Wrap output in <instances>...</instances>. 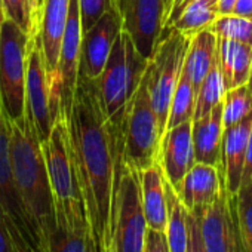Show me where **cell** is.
<instances>
[{
  "mask_svg": "<svg viewBox=\"0 0 252 252\" xmlns=\"http://www.w3.org/2000/svg\"><path fill=\"white\" fill-rule=\"evenodd\" d=\"M225 85L222 80V74L218 67V61L215 60L214 65L211 67L209 73L203 79L197 95H196V105H194V114L193 120H197L203 116H206L215 105L221 104L225 96Z\"/></svg>",
  "mask_w": 252,
  "mask_h": 252,
  "instance_id": "cell-25",
  "label": "cell"
},
{
  "mask_svg": "<svg viewBox=\"0 0 252 252\" xmlns=\"http://www.w3.org/2000/svg\"><path fill=\"white\" fill-rule=\"evenodd\" d=\"M140 178V194L144 218L149 228L165 231L168 206L165 191V177L162 168L158 163L138 172Z\"/></svg>",
  "mask_w": 252,
  "mask_h": 252,
  "instance_id": "cell-20",
  "label": "cell"
},
{
  "mask_svg": "<svg viewBox=\"0 0 252 252\" xmlns=\"http://www.w3.org/2000/svg\"><path fill=\"white\" fill-rule=\"evenodd\" d=\"M196 163L193 140H191V120L180 123L171 129H166L160 140L159 165L165 180L174 190Z\"/></svg>",
  "mask_w": 252,
  "mask_h": 252,
  "instance_id": "cell-15",
  "label": "cell"
},
{
  "mask_svg": "<svg viewBox=\"0 0 252 252\" xmlns=\"http://www.w3.org/2000/svg\"><path fill=\"white\" fill-rule=\"evenodd\" d=\"M5 20H6V15H5L3 3H2V0H0V30H2V24H3Z\"/></svg>",
  "mask_w": 252,
  "mask_h": 252,
  "instance_id": "cell-41",
  "label": "cell"
},
{
  "mask_svg": "<svg viewBox=\"0 0 252 252\" xmlns=\"http://www.w3.org/2000/svg\"><path fill=\"white\" fill-rule=\"evenodd\" d=\"M190 2H191V0H172L171 8H169V11H168V15H166V18H165V21H163L162 33H163L165 30H168V29L172 26V23L180 17V14L184 11V8H186Z\"/></svg>",
  "mask_w": 252,
  "mask_h": 252,
  "instance_id": "cell-35",
  "label": "cell"
},
{
  "mask_svg": "<svg viewBox=\"0 0 252 252\" xmlns=\"http://www.w3.org/2000/svg\"><path fill=\"white\" fill-rule=\"evenodd\" d=\"M0 252H17L9 236L6 234L2 225H0Z\"/></svg>",
  "mask_w": 252,
  "mask_h": 252,
  "instance_id": "cell-39",
  "label": "cell"
},
{
  "mask_svg": "<svg viewBox=\"0 0 252 252\" xmlns=\"http://www.w3.org/2000/svg\"><path fill=\"white\" fill-rule=\"evenodd\" d=\"M224 187V175L218 168L196 162L175 193L187 211H200L209 206Z\"/></svg>",
  "mask_w": 252,
  "mask_h": 252,
  "instance_id": "cell-16",
  "label": "cell"
},
{
  "mask_svg": "<svg viewBox=\"0 0 252 252\" xmlns=\"http://www.w3.org/2000/svg\"><path fill=\"white\" fill-rule=\"evenodd\" d=\"M65 126L94 251L108 252L116 187L123 169L122 137L101 108L95 80L79 74Z\"/></svg>",
  "mask_w": 252,
  "mask_h": 252,
  "instance_id": "cell-1",
  "label": "cell"
},
{
  "mask_svg": "<svg viewBox=\"0 0 252 252\" xmlns=\"http://www.w3.org/2000/svg\"><path fill=\"white\" fill-rule=\"evenodd\" d=\"M9 129L14 183L30 225L46 252L48 239L57 227L55 208L42 143L27 108L23 117L17 120L9 119Z\"/></svg>",
  "mask_w": 252,
  "mask_h": 252,
  "instance_id": "cell-2",
  "label": "cell"
},
{
  "mask_svg": "<svg viewBox=\"0 0 252 252\" xmlns=\"http://www.w3.org/2000/svg\"><path fill=\"white\" fill-rule=\"evenodd\" d=\"M117 3H119V2H117Z\"/></svg>",
  "mask_w": 252,
  "mask_h": 252,
  "instance_id": "cell-44",
  "label": "cell"
},
{
  "mask_svg": "<svg viewBox=\"0 0 252 252\" xmlns=\"http://www.w3.org/2000/svg\"><path fill=\"white\" fill-rule=\"evenodd\" d=\"M9 116L0 99V225L17 252H45L21 205L11 166Z\"/></svg>",
  "mask_w": 252,
  "mask_h": 252,
  "instance_id": "cell-6",
  "label": "cell"
},
{
  "mask_svg": "<svg viewBox=\"0 0 252 252\" xmlns=\"http://www.w3.org/2000/svg\"><path fill=\"white\" fill-rule=\"evenodd\" d=\"M70 0H43L37 40L42 48L48 77L55 74L60 48L68 18Z\"/></svg>",
  "mask_w": 252,
  "mask_h": 252,
  "instance_id": "cell-17",
  "label": "cell"
},
{
  "mask_svg": "<svg viewBox=\"0 0 252 252\" xmlns=\"http://www.w3.org/2000/svg\"><path fill=\"white\" fill-rule=\"evenodd\" d=\"M218 17V0H191L169 29L191 39L199 32L209 29Z\"/></svg>",
  "mask_w": 252,
  "mask_h": 252,
  "instance_id": "cell-23",
  "label": "cell"
},
{
  "mask_svg": "<svg viewBox=\"0 0 252 252\" xmlns=\"http://www.w3.org/2000/svg\"><path fill=\"white\" fill-rule=\"evenodd\" d=\"M147 228L138 172L123 165L116 187L108 252H144Z\"/></svg>",
  "mask_w": 252,
  "mask_h": 252,
  "instance_id": "cell-9",
  "label": "cell"
},
{
  "mask_svg": "<svg viewBox=\"0 0 252 252\" xmlns=\"http://www.w3.org/2000/svg\"><path fill=\"white\" fill-rule=\"evenodd\" d=\"M144 252H171L165 231L147 228Z\"/></svg>",
  "mask_w": 252,
  "mask_h": 252,
  "instance_id": "cell-34",
  "label": "cell"
},
{
  "mask_svg": "<svg viewBox=\"0 0 252 252\" xmlns=\"http://www.w3.org/2000/svg\"><path fill=\"white\" fill-rule=\"evenodd\" d=\"M32 23L34 27V32H39V24H40V17H42V8H43V0H27Z\"/></svg>",
  "mask_w": 252,
  "mask_h": 252,
  "instance_id": "cell-37",
  "label": "cell"
},
{
  "mask_svg": "<svg viewBox=\"0 0 252 252\" xmlns=\"http://www.w3.org/2000/svg\"><path fill=\"white\" fill-rule=\"evenodd\" d=\"M147 64L131 36L122 30L101 74L95 79L101 108L117 131L122 128L126 108L141 83Z\"/></svg>",
  "mask_w": 252,
  "mask_h": 252,
  "instance_id": "cell-4",
  "label": "cell"
},
{
  "mask_svg": "<svg viewBox=\"0 0 252 252\" xmlns=\"http://www.w3.org/2000/svg\"><path fill=\"white\" fill-rule=\"evenodd\" d=\"M80 43L82 27L79 15V2L77 0H70V11L60 48L57 70L49 80L52 99L60 113V120L63 122H67L74 99L79 77Z\"/></svg>",
  "mask_w": 252,
  "mask_h": 252,
  "instance_id": "cell-10",
  "label": "cell"
},
{
  "mask_svg": "<svg viewBox=\"0 0 252 252\" xmlns=\"http://www.w3.org/2000/svg\"><path fill=\"white\" fill-rule=\"evenodd\" d=\"M46 252H95L89 234H76L55 227L46 245Z\"/></svg>",
  "mask_w": 252,
  "mask_h": 252,
  "instance_id": "cell-29",
  "label": "cell"
},
{
  "mask_svg": "<svg viewBox=\"0 0 252 252\" xmlns=\"http://www.w3.org/2000/svg\"><path fill=\"white\" fill-rule=\"evenodd\" d=\"M186 252H205L202 233H200L199 214L194 211H189V243Z\"/></svg>",
  "mask_w": 252,
  "mask_h": 252,
  "instance_id": "cell-33",
  "label": "cell"
},
{
  "mask_svg": "<svg viewBox=\"0 0 252 252\" xmlns=\"http://www.w3.org/2000/svg\"><path fill=\"white\" fill-rule=\"evenodd\" d=\"M222 102L206 116L191 120V140L197 163L215 166L222 172Z\"/></svg>",
  "mask_w": 252,
  "mask_h": 252,
  "instance_id": "cell-18",
  "label": "cell"
},
{
  "mask_svg": "<svg viewBox=\"0 0 252 252\" xmlns=\"http://www.w3.org/2000/svg\"><path fill=\"white\" fill-rule=\"evenodd\" d=\"M26 108L32 117V123L40 143L46 141L51 135L55 122L60 120V113L52 99L51 83L37 34L33 36L30 40L27 57Z\"/></svg>",
  "mask_w": 252,
  "mask_h": 252,
  "instance_id": "cell-11",
  "label": "cell"
},
{
  "mask_svg": "<svg viewBox=\"0 0 252 252\" xmlns=\"http://www.w3.org/2000/svg\"><path fill=\"white\" fill-rule=\"evenodd\" d=\"M209 29L218 39H228L252 46V20L249 18L221 15Z\"/></svg>",
  "mask_w": 252,
  "mask_h": 252,
  "instance_id": "cell-28",
  "label": "cell"
},
{
  "mask_svg": "<svg viewBox=\"0 0 252 252\" xmlns=\"http://www.w3.org/2000/svg\"><path fill=\"white\" fill-rule=\"evenodd\" d=\"M168 218L165 234L171 252H186L189 243V211L177 196L175 190L165 180Z\"/></svg>",
  "mask_w": 252,
  "mask_h": 252,
  "instance_id": "cell-22",
  "label": "cell"
},
{
  "mask_svg": "<svg viewBox=\"0 0 252 252\" xmlns=\"http://www.w3.org/2000/svg\"><path fill=\"white\" fill-rule=\"evenodd\" d=\"M189 42L190 39L180 32L174 29L165 30L160 34L159 43L146 70L150 99L158 117L160 137H163L166 131L169 105L183 70Z\"/></svg>",
  "mask_w": 252,
  "mask_h": 252,
  "instance_id": "cell-7",
  "label": "cell"
},
{
  "mask_svg": "<svg viewBox=\"0 0 252 252\" xmlns=\"http://www.w3.org/2000/svg\"><path fill=\"white\" fill-rule=\"evenodd\" d=\"M215 60H217V36L211 32V29L202 30L197 34H194L189 42L183 70L189 76L196 95L203 79L206 77L211 67L214 65Z\"/></svg>",
  "mask_w": 252,
  "mask_h": 252,
  "instance_id": "cell-21",
  "label": "cell"
},
{
  "mask_svg": "<svg viewBox=\"0 0 252 252\" xmlns=\"http://www.w3.org/2000/svg\"><path fill=\"white\" fill-rule=\"evenodd\" d=\"M49 175L57 227L76 234H89L82 191L68 146L65 122L57 120L51 135L42 143Z\"/></svg>",
  "mask_w": 252,
  "mask_h": 252,
  "instance_id": "cell-3",
  "label": "cell"
},
{
  "mask_svg": "<svg viewBox=\"0 0 252 252\" xmlns=\"http://www.w3.org/2000/svg\"><path fill=\"white\" fill-rule=\"evenodd\" d=\"M249 178H252V126H251L248 146H246V155H245V163H243V172H242V183L248 181Z\"/></svg>",
  "mask_w": 252,
  "mask_h": 252,
  "instance_id": "cell-36",
  "label": "cell"
},
{
  "mask_svg": "<svg viewBox=\"0 0 252 252\" xmlns=\"http://www.w3.org/2000/svg\"><path fill=\"white\" fill-rule=\"evenodd\" d=\"M252 113L239 123L228 126L222 134V172L224 186L228 194L234 196L242 183V172L246 155Z\"/></svg>",
  "mask_w": 252,
  "mask_h": 252,
  "instance_id": "cell-19",
  "label": "cell"
},
{
  "mask_svg": "<svg viewBox=\"0 0 252 252\" xmlns=\"http://www.w3.org/2000/svg\"><path fill=\"white\" fill-rule=\"evenodd\" d=\"M2 3H3L5 15L8 20H12L15 24H18L30 36L37 34L34 32L33 23H32L27 0H2Z\"/></svg>",
  "mask_w": 252,
  "mask_h": 252,
  "instance_id": "cell-32",
  "label": "cell"
},
{
  "mask_svg": "<svg viewBox=\"0 0 252 252\" xmlns=\"http://www.w3.org/2000/svg\"><path fill=\"white\" fill-rule=\"evenodd\" d=\"M123 30V20L119 8L104 14L88 32L82 33L79 74L88 79H98L111 48Z\"/></svg>",
  "mask_w": 252,
  "mask_h": 252,
  "instance_id": "cell-14",
  "label": "cell"
},
{
  "mask_svg": "<svg viewBox=\"0 0 252 252\" xmlns=\"http://www.w3.org/2000/svg\"><path fill=\"white\" fill-rule=\"evenodd\" d=\"M234 206L243 252H252V178L240 184L234 194Z\"/></svg>",
  "mask_w": 252,
  "mask_h": 252,
  "instance_id": "cell-26",
  "label": "cell"
},
{
  "mask_svg": "<svg viewBox=\"0 0 252 252\" xmlns=\"http://www.w3.org/2000/svg\"><path fill=\"white\" fill-rule=\"evenodd\" d=\"M171 3H172V0H163V6H165V12H163V21L168 15V11L171 8ZM162 27H163V23H162Z\"/></svg>",
  "mask_w": 252,
  "mask_h": 252,
  "instance_id": "cell-42",
  "label": "cell"
},
{
  "mask_svg": "<svg viewBox=\"0 0 252 252\" xmlns=\"http://www.w3.org/2000/svg\"><path fill=\"white\" fill-rule=\"evenodd\" d=\"M82 33L88 32L104 14L119 8V0H77Z\"/></svg>",
  "mask_w": 252,
  "mask_h": 252,
  "instance_id": "cell-30",
  "label": "cell"
},
{
  "mask_svg": "<svg viewBox=\"0 0 252 252\" xmlns=\"http://www.w3.org/2000/svg\"><path fill=\"white\" fill-rule=\"evenodd\" d=\"M12 20H5L0 30V99L11 120L26 114V76L30 40Z\"/></svg>",
  "mask_w": 252,
  "mask_h": 252,
  "instance_id": "cell-8",
  "label": "cell"
},
{
  "mask_svg": "<svg viewBox=\"0 0 252 252\" xmlns=\"http://www.w3.org/2000/svg\"><path fill=\"white\" fill-rule=\"evenodd\" d=\"M194 212L199 214L205 252H243L234 196L225 187L209 206Z\"/></svg>",
  "mask_w": 252,
  "mask_h": 252,
  "instance_id": "cell-12",
  "label": "cell"
},
{
  "mask_svg": "<svg viewBox=\"0 0 252 252\" xmlns=\"http://www.w3.org/2000/svg\"><path fill=\"white\" fill-rule=\"evenodd\" d=\"M236 0H218V12L221 15H231Z\"/></svg>",
  "mask_w": 252,
  "mask_h": 252,
  "instance_id": "cell-40",
  "label": "cell"
},
{
  "mask_svg": "<svg viewBox=\"0 0 252 252\" xmlns=\"http://www.w3.org/2000/svg\"><path fill=\"white\" fill-rule=\"evenodd\" d=\"M194 105H196L194 88H193L189 76L186 74V71L181 70V74H180V79H178V83H177V88L174 91L171 105H169L166 129H171L180 123L193 120Z\"/></svg>",
  "mask_w": 252,
  "mask_h": 252,
  "instance_id": "cell-24",
  "label": "cell"
},
{
  "mask_svg": "<svg viewBox=\"0 0 252 252\" xmlns=\"http://www.w3.org/2000/svg\"><path fill=\"white\" fill-rule=\"evenodd\" d=\"M252 63V46L236 42L234 48V61H233V74H231V88L246 85L249 77Z\"/></svg>",
  "mask_w": 252,
  "mask_h": 252,
  "instance_id": "cell-31",
  "label": "cell"
},
{
  "mask_svg": "<svg viewBox=\"0 0 252 252\" xmlns=\"http://www.w3.org/2000/svg\"><path fill=\"white\" fill-rule=\"evenodd\" d=\"M120 137L122 159L126 168L140 172L159 162L162 137L150 99L147 73H144L137 92L126 108Z\"/></svg>",
  "mask_w": 252,
  "mask_h": 252,
  "instance_id": "cell-5",
  "label": "cell"
},
{
  "mask_svg": "<svg viewBox=\"0 0 252 252\" xmlns=\"http://www.w3.org/2000/svg\"><path fill=\"white\" fill-rule=\"evenodd\" d=\"M117 5L123 32L131 36L137 51L150 61L162 34L163 0H119Z\"/></svg>",
  "mask_w": 252,
  "mask_h": 252,
  "instance_id": "cell-13",
  "label": "cell"
},
{
  "mask_svg": "<svg viewBox=\"0 0 252 252\" xmlns=\"http://www.w3.org/2000/svg\"><path fill=\"white\" fill-rule=\"evenodd\" d=\"M231 15L252 20V0H236Z\"/></svg>",
  "mask_w": 252,
  "mask_h": 252,
  "instance_id": "cell-38",
  "label": "cell"
},
{
  "mask_svg": "<svg viewBox=\"0 0 252 252\" xmlns=\"http://www.w3.org/2000/svg\"><path fill=\"white\" fill-rule=\"evenodd\" d=\"M252 113V94L246 85L228 89L222 101V126L224 129L243 120Z\"/></svg>",
  "mask_w": 252,
  "mask_h": 252,
  "instance_id": "cell-27",
  "label": "cell"
},
{
  "mask_svg": "<svg viewBox=\"0 0 252 252\" xmlns=\"http://www.w3.org/2000/svg\"><path fill=\"white\" fill-rule=\"evenodd\" d=\"M246 86H248V89H249L251 94H252V63H251V70H249V77H248Z\"/></svg>",
  "mask_w": 252,
  "mask_h": 252,
  "instance_id": "cell-43",
  "label": "cell"
}]
</instances>
